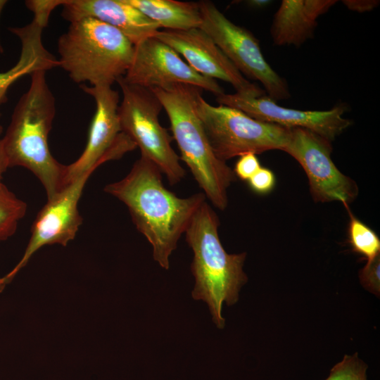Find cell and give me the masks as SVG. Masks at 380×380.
Listing matches in <instances>:
<instances>
[{
	"instance_id": "19",
	"label": "cell",
	"mask_w": 380,
	"mask_h": 380,
	"mask_svg": "<svg viewBox=\"0 0 380 380\" xmlns=\"http://www.w3.org/2000/svg\"><path fill=\"white\" fill-rule=\"evenodd\" d=\"M27 203L1 182L0 241L7 240L15 233L20 220L27 213Z\"/></svg>"
},
{
	"instance_id": "4",
	"label": "cell",
	"mask_w": 380,
	"mask_h": 380,
	"mask_svg": "<svg viewBox=\"0 0 380 380\" xmlns=\"http://www.w3.org/2000/svg\"><path fill=\"white\" fill-rule=\"evenodd\" d=\"M170 120L173 138L203 193L217 208L228 203L227 189L236 179L234 171L214 153L196 110L201 89L186 84L151 88Z\"/></svg>"
},
{
	"instance_id": "21",
	"label": "cell",
	"mask_w": 380,
	"mask_h": 380,
	"mask_svg": "<svg viewBox=\"0 0 380 380\" xmlns=\"http://www.w3.org/2000/svg\"><path fill=\"white\" fill-rule=\"evenodd\" d=\"M367 365L355 353L346 355L343 359L333 367L326 380H367Z\"/></svg>"
},
{
	"instance_id": "27",
	"label": "cell",
	"mask_w": 380,
	"mask_h": 380,
	"mask_svg": "<svg viewBox=\"0 0 380 380\" xmlns=\"http://www.w3.org/2000/svg\"><path fill=\"white\" fill-rule=\"evenodd\" d=\"M9 168L6 153L4 152L3 141L0 139V182H2L3 176Z\"/></svg>"
},
{
	"instance_id": "29",
	"label": "cell",
	"mask_w": 380,
	"mask_h": 380,
	"mask_svg": "<svg viewBox=\"0 0 380 380\" xmlns=\"http://www.w3.org/2000/svg\"><path fill=\"white\" fill-rule=\"evenodd\" d=\"M7 3L6 1H2V0H0V15L1 14V12L4 9V6L6 5V4ZM4 52V50H3V46L1 45V39H0V53H2Z\"/></svg>"
},
{
	"instance_id": "15",
	"label": "cell",
	"mask_w": 380,
	"mask_h": 380,
	"mask_svg": "<svg viewBox=\"0 0 380 380\" xmlns=\"http://www.w3.org/2000/svg\"><path fill=\"white\" fill-rule=\"evenodd\" d=\"M62 16L70 22L91 18L119 30L134 46L151 37L160 28L127 0H65Z\"/></svg>"
},
{
	"instance_id": "30",
	"label": "cell",
	"mask_w": 380,
	"mask_h": 380,
	"mask_svg": "<svg viewBox=\"0 0 380 380\" xmlns=\"http://www.w3.org/2000/svg\"><path fill=\"white\" fill-rule=\"evenodd\" d=\"M6 285V284L4 281L3 279L0 277V293L4 290Z\"/></svg>"
},
{
	"instance_id": "18",
	"label": "cell",
	"mask_w": 380,
	"mask_h": 380,
	"mask_svg": "<svg viewBox=\"0 0 380 380\" xmlns=\"http://www.w3.org/2000/svg\"><path fill=\"white\" fill-rule=\"evenodd\" d=\"M165 30L199 28L202 20L198 2L175 0H127Z\"/></svg>"
},
{
	"instance_id": "13",
	"label": "cell",
	"mask_w": 380,
	"mask_h": 380,
	"mask_svg": "<svg viewBox=\"0 0 380 380\" xmlns=\"http://www.w3.org/2000/svg\"><path fill=\"white\" fill-rule=\"evenodd\" d=\"M216 101L255 120L289 129H305L331 142L351 125V120L343 117V105L327 110H302L280 106L266 94L249 96L238 93H224L216 96Z\"/></svg>"
},
{
	"instance_id": "6",
	"label": "cell",
	"mask_w": 380,
	"mask_h": 380,
	"mask_svg": "<svg viewBox=\"0 0 380 380\" xmlns=\"http://www.w3.org/2000/svg\"><path fill=\"white\" fill-rule=\"evenodd\" d=\"M122 94L118 115L122 130L141 151V156L152 161L170 185L185 176L180 158L171 146L172 137L159 122L163 106L151 89L131 84L122 77L117 80Z\"/></svg>"
},
{
	"instance_id": "9",
	"label": "cell",
	"mask_w": 380,
	"mask_h": 380,
	"mask_svg": "<svg viewBox=\"0 0 380 380\" xmlns=\"http://www.w3.org/2000/svg\"><path fill=\"white\" fill-rule=\"evenodd\" d=\"M96 103L86 146L73 163L65 165L64 185L102 164L121 158L137 147L122 130L118 115L120 96L110 86L81 85Z\"/></svg>"
},
{
	"instance_id": "28",
	"label": "cell",
	"mask_w": 380,
	"mask_h": 380,
	"mask_svg": "<svg viewBox=\"0 0 380 380\" xmlns=\"http://www.w3.org/2000/svg\"><path fill=\"white\" fill-rule=\"evenodd\" d=\"M271 2V1L268 0H252L248 1V4L253 7L260 8L266 7L267 5L270 4Z\"/></svg>"
},
{
	"instance_id": "12",
	"label": "cell",
	"mask_w": 380,
	"mask_h": 380,
	"mask_svg": "<svg viewBox=\"0 0 380 380\" xmlns=\"http://www.w3.org/2000/svg\"><path fill=\"white\" fill-rule=\"evenodd\" d=\"M87 172L65 186L37 213L31 227L30 238L23 257L4 277L11 282L31 257L45 245L58 243L66 246L73 240L82 224L78 203L87 180L92 174Z\"/></svg>"
},
{
	"instance_id": "20",
	"label": "cell",
	"mask_w": 380,
	"mask_h": 380,
	"mask_svg": "<svg viewBox=\"0 0 380 380\" xmlns=\"http://www.w3.org/2000/svg\"><path fill=\"white\" fill-rule=\"evenodd\" d=\"M350 216L348 227V241L354 252L361 255L367 262L380 254V239L367 225L356 218L348 208Z\"/></svg>"
},
{
	"instance_id": "22",
	"label": "cell",
	"mask_w": 380,
	"mask_h": 380,
	"mask_svg": "<svg viewBox=\"0 0 380 380\" xmlns=\"http://www.w3.org/2000/svg\"><path fill=\"white\" fill-rule=\"evenodd\" d=\"M360 281L370 293L379 296L380 293V254L367 264L360 271Z\"/></svg>"
},
{
	"instance_id": "24",
	"label": "cell",
	"mask_w": 380,
	"mask_h": 380,
	"mask_svg": "<svg viewBox=\"0 0 380 380\" xmlns=\"http://www.w3.org/2000/svg\"><path fill=\"white\" fill-rule=\"evenodd\" d=\"M251 189L258 194H267L272 191L276 179L272 170L260 168L248 180Z\"/></svg>"
},
{
	"instance_id": "14",
	"label": "cell",
	"mask_w": 380,
	"mask_h": 380,
	"mask_svg": "<svg viewBox=\"0 0 380 380\" xmlns=\"http://www.w3.org/2000/svg\"><path fill=\"white\" fill-rule=\"evenodd\" d=\"M155 37L184 58L198 73L229 83L236 93L260 96L265 91L249 82L232 63L209 35L201 28L186 30H164Z\"/></svg>"
},
{
	"instance_id": "1",
	"label": "cell",
	"mask_w": 380,
	"mask_h": 380,
	"mask_svg": "<svg viewBox=\"0 0 380 380\" xmlns=\"http://www.w3.org/2000/svg\"><path fill=\"white\" fill-rule=\"evenodd\" d=\"M103 190L126 205L137 229L151 245L154 260L165 270L170 268V256L194 215L206 201L203 193L180 198L167 189L158 167L141 156L124 178Z\"/></svg>"
},
{
	"instance_id": "10",
	"label": "cell",
	"mask_w": 380,
	"mask_h": 380,
	"mask_svg": "<svg viewBox=\"0 0 380 380\" xmlns=\"http://www.w3.org/2000/svg\"><path fill=\"white\" fill-rule=\"evenodd\" d=\"M284 151L291 155L305 172L310 192L315 202L339 201L346 208L358 194V186L342 173L331 159V142L305 129H290Z\"/></svg>"
},
{
	"instance_id": "17",
	"label": "cell",
	"mask_w": 380,
	"mask_h": 380,
	"mask_svg": "<svg viewBox=\"0 0 380 380\" xmlns=\"http://www.w3.org/2000/svg\"><path fill=\"white\" fill-rule=\"evenodd\" d=\"M43 29L34 23L16 27L13 34L21 42L18 62L11 68L0 72V106L7 101L9 87L19 78L37 71H45L59 67L58 60L44 46Z\"/></svg>"
},
{
	"instance_id": "8",
	"label": "cell",
	"mask_w": 380,
	"mask_h": 380,
	"mask_svg": "<svg viewBox=\"0 0 380 380\" xmlns=\"http://www.w3.org/2000/svg\"><path fill=\"white\" fill-rule=\"evenodd\" d=\"M206 32L235 68L246 77L260 82L265 92L276 101L288 99L291 94L286 81L266 61L255 37L246 28L228 19L210 1L198 2Z\"/></svg>"
},
{
	"instance_id": "3",
	"label": "cell",
	"mask_w": 380,
	"mask_h": 380,
	"mask_svg": "<svg viewBox=\"0 0 380 380\" xmlns=\"http://www.w3.org/2000/svg\"><path fill=\"white\" fill-rule=\"evenodd\" d=\"M219 225L217 215L205 201L184 233L194 253L191 265L195 279L192 298L208 305L213 322L222 329L225 325L222 305H232L238 301L239 291L248 277L243 270L246 253H227L219 237Z\"/></svg>"
},
{
	"instance_id": "23",
	"label": "cell",
	"mask_w": 380,
	"mask_h": 380,
	"mask_svg": "<svg viewBox=\"0 0 380 380\" xmlns=\"http://www.w3.org/2000/svg\"><path fill=\"white\" fill-rule=\"evenodd\" d=\"M65 0H29L25 2L27 8L34 13V20L44 28L47 25L51 12L63 6Z\"/></svg>"
},
{
	"instance_id": "7",
	"label": "cell",
	"mask_w": 380,
	"mask_h": 380,
	"mask_svg": "<svg viewBox=\"0 0 380 380\" xmlns=\"http://www.w3.org/2000/svg\"><path fill=\"white\" fill-rule=\"evenodd\" d=\"M196 110L215 154L222 160L247 153L283 151L290 129L255 120L229 106H214L200 94Z\"/></svg>"
},
{
	"instance_id": "26",
	"label": "cell",
	"mask_w": 380,
	"mask_h": 380,
	"mask_svg": "<svg viewBox=\"0 0 380 380\" xmlns=\"http://www.w3.org/2000/svg\"><path fill=\"white\" fill-rule=\"evenodd\" d=\"M343 4L349 9L358 13L370 11L379 4L376 0H344Z\"/></svg>"
},
{
	"instance_id": "25",
	"label": "cell",
	"mask_w": 380,
	"mask_h": 380,
	"mask_svg": "<svg viewBox=\"0 0 380 380\" xmlns=\"http://www.w3.org/2000/svg\"><path fill=\"white\" fill-rule=\"evenodd\" d=\"M260 167L256 154L247 153L239 156L235 165L234 172L236 177L248 181Z\"/></svg>"
},
{
	"instance_id": "31",
	"label": "cell",
	"mask_w": 380,
	"mask_h": 380,
	"mask_svg": "<svg viewBox=\"0 0 380 380\" xmlns=\"http://www.w3.org/2000/svg\"><path fill=\"white\" fill-rule=\"evenodd\" d=\"M0 115H1V114H0ZM2 132H3V127L0 125V136L2 134Z\"/></svg>"
},
{
	"instance_id": "5",
	"label": "cell",
	"mask_w": 380,
	"mask_h": 380,
	"mask_svg": "<svg viewBox=\"0 0 380 380\" xmlns=\"http://www.w3.org/2000/svg\"><path fill=\"white\" fill-rule=\"evenodd\" d=\"M134 45L116 28L94 18L70 23L58 40L59 67L76 83L110 86L124 77Z\"/></svg>"
},
{
	"instance_id": "2",
	"label": "cell",
	"mask_w": 380,
	"mask_h": 380,
	"mask_svg": "<svg viewBox=\"0 0 380 380\" xmlns=\"http://www.w3.org/2000/svg\"><path fill=\"white\" fill-rule=\"evenodd\" d=\"M30 76V87L16 103L1 139L8 167H23L32 172L50 199L65 186V165L54 158L49 146L56 100L45 71Z\"/></svg>"
},
{
	"instance_id": "11",
	"label": "cell",
	"mask_w": 380,
	"mask_h": 380,
	"mask_svg": "<svg viewBox=\"0 0 380 380\" xmlns=\"http://www.w3.org/2000/svg\"><path fill=\"white\" fill-rule=\"evenodd\" d=\"M122 78L129 84L148 89L186 84L216 96L224 93L215 80L198 73L172 48L155 36L134 46L132 62Z\"/></svg>"
},
{
	"instance_id": "16",
	"label": "cell",
	"mask_w": 380,
	"mask_h": 380,
	"mask_svg": "<svg viewBox=\"0 0 380 380\" xmlns=\"http://www.w3.org/2000/svg\"><path fill=\"white\" fill-rule=\"evenodd\" d=\"M336 0H284L274 14L270 33L277 46H299L313 36L317 19Z\"/></svg>"
}]
</instances>
